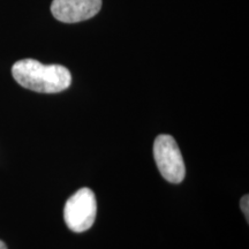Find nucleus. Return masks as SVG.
Listing matches in <instances>:
<instances>
[{"label":"nucleus","mask_w":249,"mask_h":249,"mask_svg":"<svg viewBox=\"0 0 249 249\" xmlns=\"http://www.w3.org/2000/svg\"><path fill=\"white\" fill-rule=\"evenodd\" d=\"M14 80L23 88L42 93L66 90L71 83V71L61 65H43L35 59H23L12 67Z\"/></svg>","instance_id":"obj_1"},{"label":"nucleus","mask_w":249,"mask_h":249,"mask_svg":"<svg viewBox=\"0 0 249 249\" xmlns=\"http://www.w3.org/2000/svg\"><path fill=\"white\" fill-rule=\"evenodd\" d=\"M97 202L91 189L81 188L68 198L64 209L65 223L71 231L82 233L88 231L95 223Z\"/></svg>","instance_id":"obj_2"},{"label":"nucleus","mask_w":249,"mask_h":249,"mask_svg":"<svg viewBox=\"0 0 249 249\" xmlns=\"http://www.w3.org/2000/svg\"><path fill=\"white\" fill-rule=\"evenodd\" d=\"M156 164L163 178L172 183H180L186 176L182 155L173 136L161 134L154 143Z\"/></svg>","instance_id":"obj_3"},{"label":"nucleus","mask_w":249,"mask_h":249,"mask_svg":"<svg viewBox=\"0 0 249 249\" xmlns=\"http://www.w3.org/2000/svg\"><path fill=\"white\" fill-rule=\"evenodd\" d=\"M101 7L102 0H53L51 12L60 22L75 23L95 17Z\"/></svg>","instance_id":"obj_4"},{"label":"nucleus","mask_w":249,"mask_h":249,"mask_svg":"<svg viewBox=\"0 0 249 249\" xmlns=\"http://www.w3.org/2000/svg\"><path fill=\"white\" fill-rule=\"evenodd\" d=\"M248 201H249V197H248V195H245L244 197L241 198V210H242V213H245V216H246V218H247V220H248V218H249V210H248V205H249V203H248Z\"/></svg>","instance_id":"obj_5"},{"label":"nucleus","mask_w":249,"mask_h":249,"mask_svg":"<svg viewBox=\"0 0 249 249\" xmlns=\"http://www.w3.org/2000/svg\"><path fill=\"white\" fill-rule=\"evenodd\" d=\"M0 249H7V247H6V245L1 240H0Z\"/></svg>","instance_id":"obj_6"}]
</instances>
